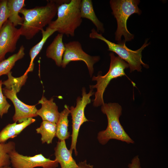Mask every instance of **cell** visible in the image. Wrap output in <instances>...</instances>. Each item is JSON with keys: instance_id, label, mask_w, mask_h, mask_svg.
I'll return each mask as SVG.
<instances>
[{"instance_id": "1", "label": "cell", "mask_w": 168, "mask_h": 168, "mask_svg": "<svg viewBox=\"0 0 168 168\" xmlns=\"http://www.w3.org/2000/svg\"><path fill=\"white\" fill-rule=\"evenodd\" d=\"M61 2V0H49L44 6L22 8L19 12L24 18L23 23L19 28L21 35L27 40L33 38L51 22L57 14L58 6Z\"/></svg>"}, {"instance_id": "2", "label": "cell", "mask_w": 168, "mask_h": 168, "mask_svg": "<svg viewBox=\"0 0 168 168\" xmlns=\"http://www.w3.org/2000/svg\"><path fill=\"white\" fill-rule=\"evenodd\" d=\"M101 111L107 116L108 124L105 129L99 131L97 139L100 143L105 145L111 139H115L126 143L133 144L134 141L126 133L119 121L122 109L117 103H104Z\"/></svg>"}, {"instance_id": "3", "label": "cell", "mask_w": 168, "mask_h": 168, "mask_svg": "<svg viewBox=\"0 0 168 168\" xmlns=\"http://www.w3.org/2000/svg\"><path fill=\"white\" fill-rule=\"evenodd\" d=\"M81 0H66L58 6L57 18L47 27L56 29L59 33L75 36L76 30L81 24L80 8Z\"/></svg>"}, {"instance_id": "4", "label": "cell", "mask_w": 168, "mask_h": 168, "mask_svg": "<svg viewBox=\"0 0 168 168\" xmlns=\"http://www.w3.org/2000/svg\"><path fill=\"white\" fill-rule=\"evenodd\" d=\"M89 37L92 39L100 40L105 42L108 47V50L116 54L118 56L128 63L130 72L135 70L141 72L142 65L148 68V66L143 62L142 59V53L143 50L149 44L147 40L145 41L141 47L136 50H132L128 48L125 45L124 40L116 44L107 39L100 33H99L94 29H92Z\"/></svg>"}, {"instance_id": "5", "label": "cell", "mask_w": 168, "mask_h": 168, "mask_svg": "<svg viewBox=\"0 0 168 168\" xmlns=\"http://www.w3.org/2000/svg\"><path fill=\"white\" fill-rule=\"evenodd\" d=\"M140 2L138 0H111L110 3L112 14L116 18L117 24L115 33V39L118 42L121 41L122 36L124 41H129L133 39L134 35L127 29V23L130 16L134 13L140 15L141 11L138 5Z\"/></svg>"}, {"instance_id": "6", "label": "cell", "mask_w": 168, "mask_h": 168, "mask_svg": "<svg viewBox=\"0 0 168 168\" xmlns=\"http://www.w3.org/2000/svg\"><path fill=\"white\" fill-rule=\"evenodd\" d=\"M109 55L110 62L109 70L104 75L98 73L97 76H94L92 80L96 81V84L90 85V89L96 88V91L94 93L95 98L93 101V105L97 107L101 106L105 103L103 95L106 88L113 79L119 77L126 76L124 70L129 67L128 63L119 56H116L113 52Z\"/></svg>"}, {"instance_id": "7", "label": "cell", "mask_w": 168, "mask_h": 168, "mask_svg": "<svg viewBox=\"0 0 168 168\" xmlns=\"http://www.w3.org/2000/svg\"><path fill=\"white\" fill-rule=\"evenodd\" d=\"M94 93L92 89L87 93L85 88L83 87L82 90V97L78 96L77 99L76 106H72L70 108L72 116V133L69 151L72 153L73 150L76 156L78 154L76 145L80 128L83 123L89 121L85 115V108L87 105L91 103L90 97Z\"/></svg>"}, {"instance_id": "8", "label": "cell", "mask_w": 168, "mask_h": 168, "mask_svg": "<svg viewBox=\"0 0 168 168\" xmlns=\"http://www.w3.org/2000/svg\"><path fill=\"white\" fill-rule=\"evenodd\" d=\"M64 44L65 50L63 58L62 67L65 68L71 61H82L86 64L91 77L94 72V65L99 61L100 56H91L86 53L78 41H71Z\"/></svg>"}, {"instance_id": "9", "label": "cell", "mask_w": 168, "mask_h": 168, "mask_svg": "<svg viewBox=\"0 0 168 168\" xmlns=\"http://www.w3.org/2000/svg\"><path fill=\"white\" fill-rule=\"evenodd\" d=\"M11 164L13 168H56L58 163L55 160H51L45 157L42 154L33 156H27L21 154L15 149L9 154Z\"/></svg>"}, {"instance_id": "10", "label": "cell", "mask_w": 168, "mask_h": 168, "mask_svg": "<svg viewBox=\"0 0 168 168\" xmlns=\"http://www.w3.org/2000/svg\"><path fill=\"white\" fill-rule=\"evenodd\" d=\"M21 35L19 29L8 20L4 23L0 30V62L5 59L7 53L15 51Z\"/></svg>"}, {"instance_id": "11", "label": "cell", "mask_w": 168, "mask_h": 168, "mask_svg": "<svg viewBox=\"0 0 168 168\" xmlns=\"http://www.w3.org/2000/svg\"><path fill=\"white\" fill-rule=\"evenodd\" d=\"M4 95L13 103L15 113L12 119L15 122H22L28 118L37 116V109L35 105H27L21 101L17 97V93L14 90L2 88Z\"/></svg>"}, {"instance_id": "12", "label": "cell", "mask_w": 168, "mask_h": 168, "mask_svg": "<svg viewBox=\"0 0 168 168\" xmlns=\"http://www.w3.org/2000/svg\"><path fill=\"white\" fill-rule=\"evenodd\" d=\"M54 100L53 98L48 100L43 96L38 101V103L41 104V107L37 110L36 114L40 117L43 121L56 124L60 113L58 111V107Z\"/></svg>"}, {"instance_id": "13", "label": "cell", "mask_w": 168, "mask_h": 168, "mask_svg": "<svg viewBox=\"0 0 168 168\" xmlns=\"http://www.w3.org/2000/svg\"><path fill=\"white\" fill-rule=\"evenodd\" d=\"M54 150L55 160L60 164L61 168L77 167V164L72 157V153L68 149L65 140H59Z\"/></svg>"}, {"instance_id": "14", "label": "cell", "mask_w": 168, "mask_h": 168, "mask_svg": "<svg viewBox=\"0 0 168 168\" xmlns=\"http://www.w3.org/2000/svg\"><path fill=\"white\" fill-rule=\"evenodd\" d=\"M63 35L59 33L56 36L52 43L47 47L46 57L54 60L58 67L61 66L63 54L65 50L63 42Z\"/></svg>"}, {"instance_id": "15", "label": "cell", "mask_w": 168, "mask_h": 168, "mask_svg": "<svg viewBox=\"0 0 168 168\" xmlns=\"http://www.w3.org/2000/svg\"><path fill=\"white\" fill-rule=\"evenodd\" d=\"M81 17L88 19L91 21L96 27L97 31L101 33L105 32L103 24L97 17L91 0H81L80 8Z\"/></svg>"}, {"instance_id": "16", "label": "cell", "mask_w": 168, "mask_h": 168, "mask_svg": "<svg viewBox=\"0 0 168 168\" xmlns=\"http://www.w3.org/2000/svg\"><path fill=\"white\" fill-rule=\"evenodd\" d=\"M70 114V108L66 105L64 106V109L59 113L58 121L56 123L55 137L59 141L65 140L70 136L68 131L69 120L68 116Z\"/></svg>"}, {"instance_id": "17", "label": "cell", "mask_w": 168, "mask_h": 168, "mask_svg": "<svg viewBox=\"0 0 168 168\" xmlns=\"http://www.w3.org/2000/svg\"><path fill=\"white\" fill-rule=\"evenodd\" d=\"M24 0H7V6L9 12L8 20L15 26L21 25L24 21L23 17L19 15L20 10L25 6Z\"/></svg>"}, {"instance_id": "18", "label": "cell", "mask_w": 168, "mask_h": 168, "mask_svg": "<svg viewBox=\"0 0 168 168\" xmlns=\"http://www.w3.org/2000/svg\"><path fill=\"white\" fill-rule=\"evenodd\" d=\"M56 31H57V30L51 29L47 27L45 30L43 29L41 31L42 34L41 40L38 43L32 47L30 50L29 54L30 61L29 68L26 71L27 72L33 71L34 68L33 61L35 58L42 50L48 38Z\"/></svg>"}, {"instance_id": "19", "label": "cell", "mask_w": 168, "mask_h": 168, "mask_svg": "<svg viewBox=\"0 0 168 168\" xmlns=\"http://www.w3.org/2000/svg\"><path fill=\"white\" fill-rule=\"evenodd\" d=\"M56 123L43 121L40 127L36 129L37 133L41 135V140L42 143H52L56 133Z\"/></svg>"}, {"instance_id": "20", "label": "cell", "mask_w": 168, "mask_h": 168, "mask_svg": "<svg viewBox=\"0 0 168 168\" xmlns=\"http://www.w3.org/2000/svg\"><path fill=\"white\" fill-rule=\"evenodd\" d=\"M25 47L21 46L18 52L0 62V77L7 75L10 72L16 63L22 59L25 55Z\"/></svg>"}, {"instance_id": "21", "label": "cell", "mask_w": 168, "mask_h": 168, "mask_svg": "<svg viewBox=\"0 0 168 168\" xmlns=\"http://www.w3.org/2000/svg\"><path fill=\"white\" fill-rule=\"evenodd\" d=\"M28 72H26L23 75L15 77L12 75V72H9L7 74L8 79L2 81V85L4 88L11 90H13L17 93L19 92L21 87L25 85L28 78Z\"/></svg>"}, {"instance_id": "22", "label": "cell", "mask_w": 168, "mask_h": 168, "mask_svg": "<svg viewBox=\"0 0 168 168\" xmlns=\"http://www.w3.org/2000/svg\"><path fill=\"white\" fill-rule=\"evenodd\" d=\"M15 149V143L13 141L0 143V168L9 166L11 164L9 153Z\"/></svg>"}, {"instance_id": "23", "label": "cell", "mask_w": 168, "mask_h": 168, "mask_svg": "<svg viewBox=\"0 0 168 168\" xmlns=\"http://www.w3.org/2000/svg\"><path fill=\"white\" fill-rule=\"evenodd\" d=\"M16 122L9 124L0 132V143H5L8 139L13 138L17 136L15 129Z\"/></svg>"}, {"instance_id": "24", "label": "cell", "mask_w": 168, "mask_h": 168, "mask_svg": "<svg viewBox=\"0 0 168 168\" xmlns=\"http://www.w3.org/2000/svg\"><path fill=\"white\" fill-rule=\"evenodd\" d=\"M2 81L0 80V117L2 118L4 114H7L11 106L7 100V98L4 95L2 86Z\"/></svg>"}, {"instance_id": "25", "label": "cell", "mask_w": 168, "mask_h": 168, "mask_svg": "<svg viewBox=\"0 0 168 168\" xmlns=\"http://www.w3.org/2000/svg\"><path fill=\"white\" fill-rule=\"evenodd\" d=\"M7 0H0V30L9 16V12L7 6Z\"/></svg>"}, {"instance_id": "26", "label": "cell", "mask_w": 168, "mask_h": 168, "mask_svg": "<svg viewBox=\"0 0 168 168\" xmlns=\"http://www.w3.org/2000/svg\"><path fill=\"white\" fill-rule=\"evenodd\" d=\"M35 121V119L33 118H30L21 123L16 124L15 126V129L17 135L19 134L26 128Z\"/></svg>"}, {"instance_id": "27", "label": "cell", "mask_w": 168, "mask_h": 168, "mask_svg": "<svg viewBox=\"0 0 168 168\" xmlns=\"http://www.w3.org/2000/svg\"><path fill=\"white\" fill-rule=\"evenodd\" d=\"M128 168H142L140 160L138 155L134 156L128 165Z\"/></svg>"}, {"instance_id": "28", "label": "cell", "mask_w": 168, "mask_h": 168, "mask_svg": "<svg viewBox=\"0 0 168 168\" xmlns=\"http://www.w3.org/2000/svg\"><path fill=\"white\" fill-rule=\"evenodd\" d=\"M77 165L78 166L77 168H94L93 165L87 163L86 160L79 162Z\"/></svg>"}, {"instance_id": "29", "label": "cell", "mask_w": 168, "mask_h": 168, "mask_svg": "<svg viewBox=\"0 0 168 168\" xmlns=\"http://www.w3.org/2000/svg\"><path fill=\"white\" fill-rule=\"evenodd\" d=\"M1 168H13V167H11L9 166H5L2 167Z\"/></svg>"}]
</instances>
